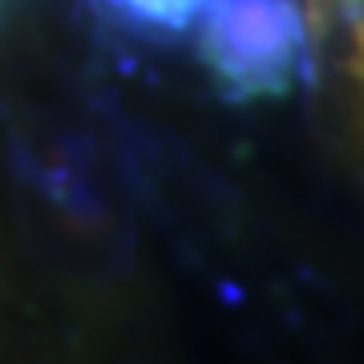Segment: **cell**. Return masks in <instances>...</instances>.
Masks as SVG:
<instances>
[{
    "label": "cell",
    "mask_w": 364,
    "mask_h": 364,
    "mask_svg": "<svg viewBox=\"0 0 364 364\" xmlns=\"http://www.w3.org/2000/svg\"><path fill=\"white\" fill-rule=\"evenodd\" d=\"M304 21L287 0H210L203 57L239 93H272L304 49Z\"/></svg>",
    "instance_id": "1"
},
{
    "label": "cell",
    "mask_w": 364,
    "mask_h": 364,
    "mask_svg": "<svg viewBox=\"0 0 364 364\" xmlns=\"http://www.w3.org/2000/svg\"><path fill=\"white\" fill-rule=\"evenodd\" d=\"M122 16L142 21L154 28H186L195 21V13L210 0H109Z\"/></svg>",
    "instance_id": "2"
}]
</instances>
